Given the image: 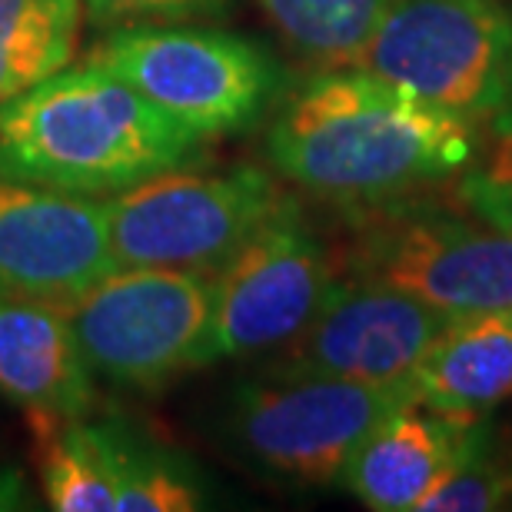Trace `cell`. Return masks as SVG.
<instances>
[{
  "label": "cell",
  "instance_id": "52a82bcc",
  "mask_svg": "<svg viewBox=\"0 0 512 512\" xmlns=\"http://www.w3.org/2000/svg\"><path fill=\"white\" fill-rule=\"evenodd\" d=\"M64 310L90 370L120 386L157 389L203 366L210 273L114 266Z\"/></svg>",
  "mask_w": 512,
  "mask_h": 512
},
{
  "label": "cell",
  "instance_id": "9a60e30c",
  "mask_svg": "<svg viewBox=\"0 0 512 512\" xmlns=\"http://www.w3.org/2000/svg\"><path fill=\"white\" fill-rule=\"evenodd\" d=\"M37 446V476L50 509L117 512L124 436L74 419H30Z\"/></svg>",
  "mask_w": 512,
  "mask_h": 512
},
{
  "label": "cell",
  "instance_id": "7a4b0ae2",
  "mask_svg": "<svg viewBox=\"0 0 512 512\" xmlns=\"http://www.w3.org/2000/svg\"><path fill=\"white\" fill-rule=\"evenodd\" d=\"M203 143L90 60L0 104V177L77 197H110L190 167Z\"/></svg>",
  "mask_w": 512,
  "mask_h": 512
},
{
  "label": "cell",
  "instance_id": "5bb4252c",
  "mask_svg": "<svg viewBox=\"0 0 512 512\" xmlns=\"http://www.w3.org/2000/svg\"><path fill=\"white\" fill-rule=\"evenodd\" d=\"M416 403L476 423L512 396V310L456 316L413 373Z\"/></svg>",
  "mask_w": 512,
  "mask_h": 512
},
{
  "label": "cell",
  "instance_id": "6da1fadb",
  "mask_svg": "<svg viewBox=\"0 0 512 512\" xmlns=\"http://www.w3.org/2000/svg\"><path fill=\"white\" fill-rule=\"evenodd\" d=\"M473 127L363 67H333L283 100L266 153L316 200L360 207L463 173L476 157Z\"/></svg>",
  "mask_w": 512,
  "mask_h": 512
},
{
  "label": "cell",
  "instance_id": "4fadbf2b",
  "mask_svg": "<svg viewBox=\"0 0 512 512\" xmlns=\"http://www.w3.org/2000/svg\"><path fill=\"white\" fill-rule=\"evenodd\" d=\"M0 393L27 419H74L90 409L94 370L64 303L0 300Z\"/></svg>",
  "mask_w": 512,
  "mask_h": 512
},
{
  "label": "cell",
  "instance_id": "277c9868",
  "mask_svg": "<svg viewBox=\"0 0 512 512\" xmlns=\"http://www.w3.org/2000/svg\"><path fill=\"white\" fill-rule=\"evenodd\" d=\"M413 399L409 383L373 386L270 370L237 386L227 429L233 446L266 476L290 486H333L363 439Z\"/></svg>",
  "mask_w": 512,
  "mask_h": 512
},
{
  "label": "cell",
  "instance_id": "8992f818",
  "mask_svg": "<svg viewBox=\"0 0 512 512\" xmlns=\"http://www.w3.org/2000/svg\"><path fill=\"white\" fill-rule=\"evenodd\" d=\"M290 197L260 167L163 170L104 203L117 266L213 273L280 213Z\"/></svg>",
  "mask_w": 512,
  "mask_h": 512
},
{
  "label": "cell",
  "instance_id": "9c48e42d",
  "mask_svg": "<svg viewBox=\"0 0 512 512\" xmlns=\"http://www.w3.org/2000/svg\"><path fill=\"white\" fill-rule=\"evenodd\" d=\"M346 270L449 316L512 310V233L446 210H403L360 233Z\"/></svg>",
  "mask_w": 512,
  "mask_h": 512
},
{
  "label": "cell",
  "instance_id": "30bf717a",
  "mask_svg": "<svg viewBox=\"0 0 512 512\" xmlns=\"http://www.w3.org/2000/svg\"><path fill=\"white\" fill-rule=\"evenodd\" d=\"M453 320L396 286L346 270V276H336L310 326L283 346L273 370L413 386L419 360Z\"/></svg>",
  "mask_w": 512,
  "mask_h": 512
},
{
  "label": "cell",
  "instance_id": "ba28073f",
  "mask_svg": "<svg viewBox=\"0 0 512 512\" xmlns=\"http://www.w3.org/2000/svg\"><path fill=\"white\" fill-rule=\"evenodd\" d=\"M336 276L330 253L290 200L210 273L203 366L283 350L310 326Z\"/></svg>",
  "mask_w": 512,
  "mask_h": 512
},
{
  "label": "cell",
  "instance_id": "ffe728a7",
  "mask_svg": "<svg viewBox=\"0 0 512 512\" xmlns=\"http://www.w3.org/2000/svg\"><path fill=\"white\" fill-rule=\"evenodd\" d=\"M499 120V143L486 157H473L459 177V200L476 220L512 233V114Z\"/></svg>",
  "mask_w": 512,
  "mask_h": 512
},
{
  "label": "cell",
  "instance_id": "3957f363",
  "mask_svg": "<svg viewBox=\"0 0 512 512\" xmlns=\"http://www.w3.org/2000/svg\"><path fill=\"white\" fill-rule=\"evenodd\" d=\"M203 140L247 130L270 110L283 74L260 44L227 30L114 27L87 54Z\"/></svg>",
  "mask_w": 512,
  "mask_h": 512
},
{
  "label": "cell",
  "instance_id": "e0dca14e",
  "mask_svg": "<svg viewBox=\"0 0 512 512\" xmlns=\"http://www.w3.org/2000/svg\"><path fill=\"white\" fill-rule=\"evenodd\" d=\"M260 7L296 54L326 67H356L396 0H260Z\"/></svg>",
  "mask_w": 512,
  "mask_h": 512
},
{
  "label": "cell",
  "instance_id": "8fae6325",
  "mask_svg": "<svg viewBox=\"0 0 512 512\" xmlns=\"http://www.w3.org/2000/svg\"><path fill=\"white\" fill-rule=\"evenodd\" d=\"M114 266L104 203L0 177V300L70 303Z\"/></svg>",
  "mask_w": 512,
  "mask_h": 512
},
{
  "label": "cell",
  "instance_id": "5b68a950",
  "mask_svg": "<svg viewBox=\"0 0 512 512\" xmlns=\"http://www.w3.org/2000/svg\"><path fill=\"white\" fill-rule=\"evenodd\" d=\"M356 67L479 124L512 114L509 0H396Z\"/></svg>",
  "mask_w": 512,
  "mask_h": 512
},
{
  "label": "cell",
  "instance_id": "2e32d148",
  "mask_svg": "<svg viewBox=\"0 0 512 512\" xmlns=\"http://www.w3.org/2000/svg\"><path fill=\"white\" fill-rule=\"evenodd\" d=\"M84 0H0V104L70 67Z\"/></svg>",
  "mask_w": 512,
  "mask_h": 512
},
{
  "label": "cell",
  "instance_id": "44dd1931",
  "mask_svg": "<svg viewBox=\"0 0 512 512\" xmlns=\"http://www.w3.org/2000/svg\"><path fill=\"white\" fill-rule=\"evenodd\" d=\"M230 0H84L87 17L100 27L180 24V20L217 17Z\"/></svg>",
  "mask_w": 512,
  "mask_h": 512
},
{
  "label": "cell",
  "instance_id": "d6986e66",
  "mask_svg": "<svg viewBox=\"0 0 512 512\" xmlns=\"http://www.w3.org/2000/svg\"><path fill=\"white\" fill-rule=\"evenodd\" d=\"M509 496L512 473L496 459L493 436L483 426L453 473L419 503L416 512H489L506 506Z\"/></svg>",
  "mask_w": 512,
  "mask_h": 512
},
{
  "label": "cell",
  "instance_id": "7c38bea8",
  "mask_svg": "<svg viewBox=\"0 0 512 512\" xmlns=\"http://www.w3.org/2000/svg\"><path fill=\"white\" fill-rule=\"evenodd\" d=\"M483 419L443 416L423 403H406L389 413L356 456L346 463L340 486L376 512H416L419 503L453 473L473 446Z\"/></svg>",
  "mask_w": 512,
  "mask_h": 512
},
{
  "label": "cell",
  "instance_id": "ac0fdd59",
  "mask_svg": "<svg viewBox=\"0 0 512 512\" xmlns=\"http://www.w3.org/2000/svg\"><path fill=\"white\" fill-rule=\"evenodd\" d=\"M200 506L203 489L180 459L124 439L117 512H193Z\"/></svg>",
  "mask_w": 512,
  "mask_h": 512
}]
</instances>
